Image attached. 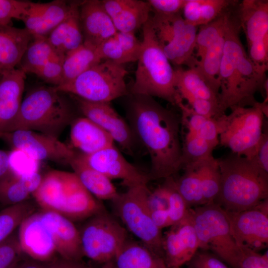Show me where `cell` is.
Instances as JSON below:
<instances>
[{
  "instance_id": "cell-15",
  "label": "cell",
  "mask_w": 268,
  "mask_h": 268,
  "mask_svg": "<svg viewBox=\"0 0 268 268\" xmlns=\"http://www.w3.org/2000/svg\"><path fill=\"white\" fill-rule=\"evenodd\" d=\"M199 249V243L188 211L163 234V258L168 268H180Z\"/></svg>"
},
{
  "instance_id": "cell-33",
  "label": "cell",
  "mask_w": 268,
  "mask_h": 268,
  "mask_svg": "<svg viewBox=\"0 0 268 268\" xmlns=\"http://www.w3.org/2000/svg\"><path fill=\"white\" fill-rule=\"evenodd\" d=\"M225 30L206 49L195 67L202 77L218 96L220 90L219 73L225 42Z\"/></svg>"
},
{
  "instance_id": "cell-40",
  "label": "cell",
  "mask_w": 268,
  "mask_h": 268,
  "mask_svg": "<svg viewBox=\"0 0 268 268\" xmlns=\"http://www.w3.org/2000/svg\"><path fill=\"white\" fill-rule=\"evenodd\" d=\"M163 187L167 196L168 212L171 226L181 220L186 215L188 207L178 192L172 176L165 179Z\"/></svg>"
},
{
  "instance_id": "cell-26",
  "label": "cell",
  "mask_w": 268,
  "mask_h": 268,
  "mask_svg": "<svg viewBox=\"0 0 268 268\" xmlns=\"http://www.w3.org/2000/svg\"><path fill=\"white\" fill-rule=\"evenodd\" d=\"M81 1H75L68 16L55 27L47 39L56 53L65 57L84 42L80 17Z\"/></svg>"
},
{
  "instance_id": "cell-35",
  "label": "cell",
  "mask_w": 268,
  "mask_h": 268,
  "mask_svg": "<svg viewBox=\"0 0 268 268\" xmlns=\"http://www.w3.org/2000/svg\"><path fill=\"white\" fill-rule=\"evenodd\" d=\"M57 55L47 37H33L22 56L19 64L20 68L26 74H35Z\"/></svg>"
},
{
  "instance_id": "cell-8",
  "label": "cell",
  "mask_w": 268,
  "mask_h": 268,
  "mask_svg": "<svg viewBox=\"0 0 268 268\" xmlns=\"http://www.w3.org/2000/svg\"><path fill=\"white\" fill-rule=\"evenodd\" d=\"M229 115L215 119L219 143L233 153L252 159L263 133L264 115L261 102L250 107L236 106Z\"/></svg>"
},
{
  "instance_id": "cell-25",
  "label": "cell",
  "mask_w": 268,
  "mask_h": 268,
  "mask_svg": "<svg viewBox=\"0 0 268 268\" xmlns=\"http://www.w3.org/2000/svg\"><path fill=\"white\" fill-rule=\"evenodd\" d=\"M32 39L25 28L0 24V74L19 65Z\"/></svg>"
},
{
  "instance_id": "cell-44",
  "label": "cell",
  "mask_w": 268,
  "mask_h": 268,
  "mask_svg": "<svg viewBox=\"0 0 268 268\" xmlns=\"http://www.w3.org/2000/svg\"><path fill=\"white\" fill-rule=\"evenodd\" d=\"M22 253L17 233L14 232L0 243V268H8L20 260Z\"/></svg>"
},
{
  "instance_id": "cell-18",
  "label": "cell",
  "mask_w": 268,
  "mask_h": 268,
  "mask_svg": "<svg viewBox=\"0 0 268 268\" xmlns=\"http://www.w3.org/2000/svg\"><path fill=\"white\" fill-rule=\"evenodd\" d=\"M26 73L20 68L0 74V132H13L22 102Z\"/></svg>"
},
{
  "instance_id": "cell-55",
  "label": "cell",
  "mask_w": 268,
  "mask_h": 268,
  "mask_svg": "<svg viewBox=\"0 0 268 268\" xmlns=\"http://www.w3.org/2000/svg\"><path fill=\"white\" fill-rule=\"evenodd\" d=\"M46 263L47 268H91L81 261L69 260L60 257Z\"/></svg>"
},
{
  "instance_id": "cell-7",
  "label": "cell",
  "mask_w": 268,
  "mask_h": 268,
  "mask_svg": "<svg viewBox=\"0 0 268 268\" xmlns=\"http://www.w3.org/2000/svg\"><path fill=\"white\" fill-rule=\"evenodd\" d=\"M128 71L124 65L103 60L72 81L55 86L62 93L73 94L91 102H110L127 96Z\"/></svg>"
},
{
  "instance_id": "cell-39",
  "label": "cell",
  "mask_w": 268,
  "mask_h": 268,
  "mask_svg": "<svg viewBox=\"0 0 268 268\" xmlns=\"http://www.w3.org/2000/svg\"><path fill=\"white\" fill-rule=\"evenodd\" d=\"M214 147L197 134L186 133L182 145V165L207 158Z\"/></svg>"
},
{
  "instance_id": "cell-38",
  "label": "cell",
  "mask_w": 268,
  "mask_h": 268,
  "mask_svg": "<svg viewBox=\"0 0 268 268\" xmlns=\"http://www.w3.org/2000/svg\"><path fill=\"white\" fill-rule=\"evenodd\" d=\"M229 14L224 13L210 23L200 26L196 38L195 57L198 61L206 49L224 32Z\"/></svg>"
},
{
  "instance_id": "cell-14",
  "label": "cell",
  "mask_w": 268,
  "mask_h": 268,
  "mask_svg": "<svg viewBox=\"0 0 268 268\" xmlns=\"http://www.w3.org/2000/svg\"><path fill=\"white\" fill-rule=\"evenodd\" d=\"M76 98L84 117L108 133L127 153H133L136 139L132 129L111 106L110 102H91Z\"/></svg>"
},
{
  "instance_id": "cell-57",
  "label": "cell",
  "mask_w": 268,
  "mask_h": 268,
  "mask_svg": "<svg viewBox=\"0 0 268 268\" xmlns=\"http://www.w3.org/2000/svg\"><path fill=\"white\" fill-rule=\"evenodd\" d=\"M9 171V152L0 149V178Z\"/></svg>"
},
{
  "instance_id": "cell-59",
  "label": "cell",
  "mask_w": 268,
  "mask_h": 268,
  "mask_svg": "<svg viewBox=\"0 0 268 268\" xmlns=\"http://www.w3.org/2000/svg\"><path fill=\"white\" fill-rule=\"evenodd\" d=\"M100 268H115L113 260L103 264Z\"/></svg>"
},
{
  "instance_id": "cell-51",
  "label": "cell",
  "mask_w": 268,
  "mask_h": 268,
  "mask_svg": "<svg viewBox=\"0 0 268 268\" xmlns=\"http://www.w3.org/2000/svg\"><path fill=\"white\" fill-rule=\"evenodd\" d=\"M189 262L192 268H229L218 257L205 252H197Z\"/></svg>"
},
{
  "instance_id": "cell-24",
  "label": "cell",
  "mask_w": 268,
  "mask_h": 268,
  "mask_svg": "<svg viewBox=\"0 0 268 268\" xmlns=\"http://www.w3.org/2000/svg\"><path fill=\"white\" fill-rule=\"evenodd\" d=\"M70 139L81 153L88 155L114 145L111 136L87 118H75L70 124Z\"/></svg>"
},
{
  "instance_id": "cell-1",
  "label": "cell",
  "mask_w": 268,
  "mask_h": 268,
  "mask_svg": "<svg viewBox=\"0 0 268 268\" xmlns=\"http://www.w3.org/2000/svg\"><path fill=\"white\" fill-rule=\"evenodd\" d=\"M128 98L130 127L150 156L149 181L172 176L182 168L181 119L151 96L130 93Z\"/></svg>"
},
{
  "instance_id": "cell-4",
  "label": "cell",
  "mask_w": 268,
  "mask_h": 268,
  "mask_svg": "<svg viewBox=\"0 0 268 268\" xmlns=\"http://www.w3.org/2000/svg\"><path fill=\"white\" fill-rule=\"evenodd\" d=\"M32 195L42 210L57 213L73 222L85 220L106 209L73 172L49 171Z\"/></svg>"
},
{
  "instance_id": "cell-16",
  "label": "cell",
  "mask_w": 268,
  "mask_h": 268,
  "mask_svg": "<svg viewBox=\"0 0 268 268\" xmlns=\"http://www.w3.org/2000/svg\"><path fill=\"white\" fill-rule=\"evenodd\" d=\"M84 162L91 168L99 172L111 180L120 179L126 187L147 184L149 181L145 174L128 162L114 145L94 153H80Z\"/></svg>"
},
{
  "instance_id": "cell-56",
  "label": "cell",
  "mask_w": 268,
  "mask_h": 268,
  "mask_svg": "<svg viewBox=\"0 0 268 268\" xmlns=\"http://www.w3.org/2000/svg\"><path fill=\"white\" fill-rule=\"evenodd\" d=\"M150 213L153 222L160 230L171 226L167 209L154 210Z\"/></svg>"
},
{
  "instance_id": "cell-29",
  "label": "cell",
  "mask_w": 268,
  "mask_h": 268,
  "mask_svg": "<svg viewBox=\"0 0 268 268\" xmlns=\"http://www.w3.org/2000/svg\"><path fill=\"white\" fill-rule=\"evenodd\" d=\"M84 188L99 201H112L119 193L111 180L103 174L89 166L77 153L69 163Z\"/></svg>"
},
{
  "instance_id": "cell-11",
  "label": "cell",
  "mask_w": 268,
  "mask_h": 268,
  "mask_svg": "<svg viewBox=\"0 0 268 268\" xmlns=\"http://www.w3.org/2000/svg\"><path fill=\"white\" fill-rule=\"evenodd\" d=\"M79 231L83 257L102 264L113 261L128 239L127 229L106 209L85 220Z\"/></svg>"
},
{
  "instance_id": "cell-41",
  "label": "cell",
  "mask_w": 268,
  "mask_h": 268,
  "mask_svg": "<svg viewBox=\"0 0 268 268\" xmlns=\"http://www.w3.org/2000/svg\"><path fill=\"white\" fill-rule=\"evenodd\" d=\"M97 48L102 61L108 60L120 65L134 62L124 51L115 36L104 41Z\"/></svg>"
},
{
  "instance_id": "cell-22",
  "label": "cell",
  "mask_w": 268,
  "mask_h": 268,
  "mask_svg": "<svg viewBox=\"0 0 268 268\" xmlns=\"http://www.w3.org/2000/svg\"><path fill=\"white\" fill-rule=\"evenodd\" d=\"M174 35L169 43L161 46L170 63L177 66L186 65L195 67L196 38L198 27L187 23L180 13L172 17Z\"/></svg>"
},
{
  "instance_id": "cell-19",
  "label": "cell",
  "mask_w": 268,
  "mask_h": 268,
  "mask_svg": "<svg viewBox=\"0 0 268 268\" xmlns=\"http://www.w3.org/2000/svg\"><path fill=\"white\" fill-rule=\"evenodd\" d=\"M75 2L63 0L46 3L30 1L21 20L33 38L47 37L68 16Z\"/></svg>"
},
{
  "instance_id": "cell-47",
  "label": "cell",
  "mask_w": 268,
  "mask_h": 268,
  "mask_svg": "<svg viewBox=\"0 0 268 268\" xmlns=\"http://www.w3.org/2000/svg\"><path fill=\"white\" fill-rule=\"evenodd\" d=\"M29 1L0 0V24L9 25L12 19L22 20Z\"/></svg>"
},
{
  "instance_id": "cell-6",
  "label": "cell",
  "mask_w": 268,
  "mask_h": 268,
  "mask_svg": "<svg viewBox=\"0 0 268 268\" xmlns=\"http://www.w3.org/2000/svg\"><path fill=\"white\" fill-rule=\"evenodd\" d=\"M61 93L55 86H42L29 91L22 100L14 131H32L59 138L75 119Z\"/></svg>"
},
{
  "instance_id": "cell-32",
  "label": "cell",
  "mask_w": 268,
  "mask_h": 268,
  "mask_svg": "<svg viewBox=\"0 0 268 268\" xmlns=\"http://www.w3.org/2000/svg\"><path fill=\"white\" fill-rule=\"evenodd\" d=\"M101 61L97 48L83 42L65 56L63 64V79L60 85L72 81Z\"/></svg>"
},
{
  "instance_id": "cell-28",
  "label": "cell",
  "mask_w": 268,
  "mask_h": 268,
  "mask_svg": "<svg viewBox=\"0 0 268 268\" xmlns=\"http://www.w3.org/2000/svg\"><path fill=\"white\" fill-rule=\"evenodd\" d=\"M115 268H168L164 258L141 242L126 240L113 260Z\"/></svg>"
},
{
  "instance_id": "cell-27",
  "label": "cell",
  "mask_w": 268,
  "mask_h": 268,
  "mask_svg": "<svg viewBox=\"0 0 268 268\" xmlns=\"http://www.w3.org/2000/svg\"><path fill=\"white\" fill-rule=\"evenodd\" d=\"M248 44L268 35V1L244 0L240 4L239 19Z\"/></svg>"
},
{
  "instance_id": "cell-31",
  "label": "cell",
  "mask_w": 268,
  "mask_h": 268,
  "mask_svg": "<svg viewBox=\"0 0 268 268\" xmlns=\"http://www.w3.org/2000/svg\"><path fill=\"white\" fill-rule=\"evenodd\" d=\"M176 88L182 99H202L218 105V95L202 77L195 67L175 69Z\"/></svg>"
},
{
  "instance_id": "cell-12",
  "label": "cell",
  "mask_w": 268,
  "mask_h": 268,
  "mask_svg": "<svg viewBox=\"0 0 268 268\" xmlns=\"http://www.w3.org/2000/svg\"><path fill=\"white\" fill-rule=\"evenodd\" d=\"M225 212L231 234L239 247L257 252L268 247V199L245 210Z\"/></svg>"
},
{
  "instance_id": "cell-36",
  "label": "cell",
  "mask_w": 268,
  "mask_h": 268,
  "mask_svg": "<svg viewBox=\"0 0 268 268\" xmlns=\"http://www.w3.org/2000/svg\"><path fill=\"white\" fill-rule=\"evenodd\" d=\"M199 174L206 204L213 202L220 190V171L218 159L211 156L199 161Z\"/></svg>"
},
{
  "instance_id": "cell-52",
  "label": "cell",
  "mask_w": 268,
  "mask_h": 268,
  "mask_svg": "<svg viewBox=\"0 0 268 268\" xmlns=\"http://www.w3.org/2000/svg\"><path fill=\"white\" fill-rule=\"evenodd\" d=\"M197 134L214 148L219 144V135L214 118H207Z\"/></svg>"
},
{
  "instance_id": "cell-49",
  "label": "cell",
  "mask_w": 268,
  "mask_h": 268,
  "mask_svg": "<svg viewBox=\"0 0 268 268\" xmlns=\"http://www.w3.org/2000/svg\"><path fill=\"white\" fill-rule=\"evenodd\" d=\"M154 15L170 17L180 13L185 0H148Z\"/></svg>"
},
{
  "instance_id": "cell-23",
  "label": "cell",
  "mask_w": 268,
  "mask_h": 268,
  "mask_svg": "<svg viewBox=\"0 0 268 268\" xmlns=\"http://www.w3.org/2000/svg\"><path fill=\"white\" fill-rule=\"evenodd\" d=\"M102 2L119 32L134 33L151 16V9L147 0H104Z\"/></svg>"
},
{
  "instance_id": "cell-46",
  "label": "cell",
  "mask_w": 268,
  "mask_h": 268,
  "mask_svg": "<svg viewBox=\"0 0 268 268\" xmlns=\"http://www.w3.org/2000/svg\"><path fill=\"white\" fill-rule=\"evenodd\" d=\"M65 57L57 55L35 73L45 82L57 86L60 85L63 79V64Z\"/></svg>"
},
{
  "instance_id": "cell-60",
  "label": "cell",
  "mask_w": 268,
  "mask_h": 268,
  "mask_svg": "<svg viewBox=\"0 0 268 268\" xmlns=\"http://www.w3.org/2000/svg\"><path fill=\"white\" fill-rule=\"evenodd\" d=\"M20 261V259L15 262L13 265H12L8 268H17L19 263Z\"/></svg>"
},
{
  "instance_id": "cell-54",
  "label": "cell",
  "mask_w": 268,
  "mask_h": 268,
  "mask_svg": "<svg viewBox=\"0 0 268 268\" xmlns=\"http://www.w3.org/2000/svg\"><path fill=\"white\" fill-rule=\"evenodd\" d=\"M254 160L263 170L268 173V134L263 132L254 157Z\"/></svg>"
},
{
  "instance_id": "cell-21",
  "label": "cell",
  "mask_w": 268,
  "mask_h": 268,
  "mask_svg": "<svg viewBox=\"0 0 268 268\" xmlns=\"http://www.w3.org/2000/svg\"><path fill=\"white\" fill-rule=\"evenodd\" d=\"M79 17L84 42L95 47L97 48L117 32L102 0L81 1Z\"/></svg>"
},
{
  "instance_id": "cell-3",
  "label": "cell",
  "mask_w": 268,
  "mask_h": 268,
  "mask_svg": "<svg viewBox=\"0 0 268 268\" xmlns=\"http://www.w3.org/2000/svg\"><path fill=\"white\" fill-rule=\"evenodd\" d=\"M217 159L220 187L213 202L225 211L239 212L268 199V173L254 160L233 153Z\"/></svg>"
},
{
  "instance_id": "cell-9",
  "label": "cell",
  "mask_w": 268,
  "mask_h": 268,
  "mask_svg": "<svg viewBox=\"0 0 268 268\" xmlns=\"http://www.w3.org/2000/svg\"><path fill=\"white\" fill-rule=\"evenodd\" d=\"M147 184L127 187L112 201L116 215L124 227L139 241L163 258V234L153 222L147 203Z\"/></svg>"
},
{
  "instance_id": "cell-61",
  "label": "cell",
  "mask_w": 268,
  "mask_h": 268,
  "mask_svg": "<svg viewBox=\"0 0 268 268\" xmlns=\"http://www.w3.org/2000/svg\"><path fill=\"white\" fill-rule=\"evenodd\" d=\"M3 136V134H2V133L0 132V137L2 138Z\"/></svg>"
},
{
  "instance_id": "cell-5",
  "label": "cell",
  "mask_w": 268,
  "mask_h": 268,
  "mask_svg": "<svg viewBox=\"0 0 268 268\" xmlns=\"http://www.w3.org/2000/svg\"><path fill=\"white\" fill-rule=\"evenodd\" d=\"M142 28V47L130 93L157 97L177 106L183 99L176 88L175 69L163 51L150 17Z\"/></svg>"
},
{
  "instance_id": "cell-34",
  "label": "cell",
  "mask_w": 268,
  "mask_h": 268,
  "mask_svg": "<svg viewBox=\"0 0 268 268\" xmlns=\"http://www.w3.org/2000/svg\"><path fill=\"white\" fill-rule=\"evenodd\" d=\"M199 161L185 165L184 174L175 181L177 189L188 208L206 204L199 174Z\"/></svg>"
},
{
  "instance_id": "cell-20",
  "label": "cell",
  "mask_w": 268,
  "mask_h": 268,
  "mask_svg": "<svg viewBox=\"0 0 268 268\" xmlns=\"http://www.w3.org/2000/svg\"><path fill=\"white\" fill-rule=\"evenodd\" d=\"M40 218L49 229L56 252L65 259L81 261L83 257L79 229L73 222L57 213L42 210Z\"/></svg>"
},
{
  "instance_id": "cell-48",
  "label": "cell",
  "mask_w": 268,
  "mask_h": 268,
  "mask_svg": "<svg viewBox=\"0 0 268 268\" xmlns=\"http://www.w3.org/2000/svg\"><path fill=\"white\" fill-rule=\"evenodd\" d=\"M268 35L264 39L248 44V56L252 62L258 67L268 70Z\"/></svg>"
},
{
  "instance_id": "cell-43",
  "label": "cell",
  "mask_w": 268,
  "mask_h": 268,
  "mask_svg": "<svg viewBox=\"0 0 268 268\" xmlns=\"http://www.w3.org/2000/svg\"><path fill=\"white\" fill-rule=\"evenodd\" d=\"M240 247L239 254L230 266L232 268H268V251L262 255L249 248Z\"/></svg>"
},
{
  "instance_id": "cell-17",
  "label": "cell",
  "mask_w": 268,
  "mask_h": 268,
  "mask_svg": "<svg viewBox=\"0 0 268 268\" xmlns=\"http://www.w3.org/2000/svg\"><path fill=\"white\" fill-rule=\"evenodd\" d=\"M17 236L22 253L30 259L47 263L54 258L57 252L53 238L39 212H35L20 223Z\"/></svg>"
},
{
  "instance_id": "cell-53",
  "label": "cell",
  "mask_w": 268,
  "mask_h": 268,
  "mask_svg": "<svg viewBox=\"0 0 268 268\" xmlns=\"http://www.w3.org/2000/svg\"><path fill=\"white\" fill-rule=\"evenodd\" d=\"M147 203L151 211L168 209V202L165 191L162 185L149 193Z\"/></svg>"
},
{
  "instance_id": "cell-50",
  "label": "cell",
  "mask_w": 268,
  "mask_h": 268,
  "mask_svg": "<svg viewBox=\"0 0 268 268\" xmlns=\"http://www.w3.org/2000/svg\"><path fill=\"white\" fill-rule=\"evenodd\" d=\"M115 37L124 51L136 62L141 51L142 42L137 39L134 33L117 31Z\"/></svg>"
},
{
  "instance_id": "cell-42",
  "label": "cell",
  "mask_w": 268,
  "mask_h": 268,
  "mask_svg": "<svg viewBox=\"0 0 268 268\" xmlns=\"http://www.w3.org/2000/svg\"><path fill=\"white\" fill-rule=\"evenodd\" d=\"M38 161L25 153L13 149L9 152V170L22 176H30L38 173Z\"/></svg>"
},
{
  "instance_id": "cell-30",
  "label": "cell",
  "mask_w": 268,
  "mask_h": 268,
  "mask_svg": "<svg viewBox=\"0 0 268 268\" xmlns=\"http://www.w3.org/2000/svg\"><path fill=\"white\" fill-rule=\"evenodd\" d=\"M42 178L39 172L22 176L9 170L0 178V204L6 207L28 200L38 188Z\"/></svg>"
},
{
  "instance_id": "cell-37",
  "label": "cell",
  "mask_w": 268,
  "mask_h": 268,
  "mask_svg": "<svg viewBox=\"0 0 268 268\" xmlns=\"http://www.w3.org/2000/svg\"><path fill=\"white\" fill-rule=\"evenodd\" d=\"M36 206L29 200L6 206L0 211V243L7 238L28 216L35 212Z\"/></svg>"
},
{
  "instance_id": "cell-58",
  "label": "cell",
  "mask_w": 268,
  "mask_h": 268,
  "mask_svg": "<svg viewBox=\"0 0 268 268\" xmlns=\"http://www.w3.org/2000/svg\"><path fill=\"white\" fill-rule=\"evenodd\" d=\"M17 268H47L46 263L37 261L32 259L20 261Z\"/></svg>"
},
{
  "instance_id": "cell-13",
  "label": "cell",
  "mask_w": 268,
  "mask_h": 268,
  "mask_svg": "<svg viewBox=\"0 0 268 268\" xmlns=\"http://www.w3.org/2000/svg\"><path fill=\"white\" fill-rule=\"evenodd\" d=\"M13 149L25 153L34 160H49L69 165L76 152L59 138L29 130H18L3 134Z\"/></svg>"
},
{
  "instance_id": "cell-10",
  "label": "cell",
  "mask_w": 268,
  "mask_h": 268,
  "mask_svg": "<svg viewBox=\"0 0 268 268\" xmlns=\"http://www.w3.org/2000/svg\"><path fill=\"white\" fill-rule=\"evenodd\" d=\"M199 249L209 250L230 266L241 248L230 231L225 211L214 202L189 208Z\"/></svg>"
},
{
  "instance_id": "cell-45",
  "label": "cell",
  "mask_w": 268,
  "mask_h": 268,
  "mask_svg": "<svg viewBox=\"0 0 268 268\" xmlns=\"http://www.w3.org/2000/svg\"><path fill=\"white\" fill-rule=\"evenodd\" d=\"M227 0H199L200 26L207 24L221 15L232 3Z\"/></svg>"
},
{
  "instance_id": "cell-2",
  "label": "cell",
  "mask_w": 268,
  "mask_h": 268,
  "mask_svg": "<svg viewBox=\"0 0 268 268\" xmlns=\"http://www.w3.org/2000/svg\"><path fill=\"white\" fill-rule=\"evenodd\" d=\"M238 20L230 14L225 32V42L219 69L218 108L220 116L236 106H254V95L263 88L266 70L250 60L241 41Z\"/></svg>"
}]
</instances>
